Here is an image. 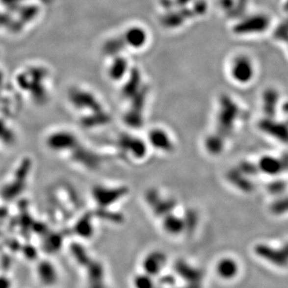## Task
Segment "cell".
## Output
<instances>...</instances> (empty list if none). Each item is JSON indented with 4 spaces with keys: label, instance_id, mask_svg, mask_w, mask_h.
<instances>
[{
    "label": "cell",
    "instance_id": "6da1fadb",
    "mask_svg": "<svg viewBox=\"0 0 288 288\" xmlns=\"http://www.w3.org/2000/svg\"><path fill=\"white\" fill-rule=\"evenodd\" d=\"M256 65L253 60L245 54L238 55L233 61L232 76L239 84H247L253 80L256 76Z\"/></svg>",
    "mask_w": 288,
    "mask_h": 288
},
{
    "label": "cell",
    "instance_id": "7a4b0ae2",
    "mask_svg": "<svg viewBox=\"0 0 288 288\" xmlns=\"http://www.w3.org/2000/svg\"><path fill=\"white\" fill-rule=\"evenodd\" d=\"M47 144L48 148L54 152L69 151L76 147L77 139L74 134L66 131H59L52 133L48 139Z\"/></svg>",
    "mask_w": 288,
    "mask_h": 288
},
{
    "label": "cell",
    "instance_id": "3957f363",
    "mask_svg": "<svg viewBox=\"0 0 288 288\" xmlns=\"http://www.w3.org/2000/svg\"><path fill=\"white\" fill-rule=\"evenodd\" d=\"M214 271L217 276L223 281H232L238 277L240 266L232 257H223L216 262Z\"/></svg>",
    "mask_w": 288,
    "mask_h": 288
},
{
    "label": "cell",
    "instance_id": "277c9868",
    "mask_svg": "<svg viewBox=\"0 0 288 288\" xmlns=\"http://www.w3.org/2000/svg\"><path fill=\"white\" fill-rule=\"evenodd\" d=\"M94 198L98 204L101 206H106L107 204H111L116 200L118 198L124 195L123 190H115V189L104 188V187H96L93 191Z\"/></svg>",
    "mask_w": 288,
    "mask_h": 288
},
{
    "label": "cell",
    "instance_id": "5b68a950",
    "mask_svg": "<svg viewBox=\"0 0 288 288\" xmlns=\"http://www.w3.org/2000/svg\"><path fill=\"white\" fill-rule=\"evenodd\" d=\"M164 262L165 257L161 254L157 252L150 254L143 261V268L145 270V273L153 277L163 268Z\"/></svg>",
    "mask_w": 288,
    "mask_h": 288
},
{
    "label": "cell",
    "instance_id": "8992f818",
    "mask_svg": "<svg viewBox=\"0 0 288 288\" xmlns=\"http://www.w3.org/2000/svg\"><path fill=\"white\" fill-rule=\"evenodd\" d=\"M150 140L155 148L168 151L172 147L171 139L163 131L156 129L150 133Z\"/></svg>",
    "mask_w": 288,
    "mask_h": 288
},
{
    "label": "cell",
    "instance_id": "52a82bcc",
    "mask_svg": "<svg viewBox=\"0 0 288 288\" xmlns=\"http://www.w3.org/2000/svg\"><path fill=\"white\" fill-rule=\"evenodd\" d=\"M126 39L131 47L141 48L147 41V34L145 30L140 27H133L128 30L126 34Z\"/></svg>",
    "mask_w": 288,
    "mask_h": 288
},
{
    "label": "cell",
    "instance_id": "ba28073f",
    "mask_svg": "<svg viewBox=\"0 0 288 288\" xmlns=\"http://www.w3.org/2000/svg\"><path fill=\"white\" fill-rule=\"evenodd\" d=\"M260 167L264 173L275 175L280 171L282 165L277 158H273L271 156H265L260 159Z\"/></svg>",
    "mask_w": 288,
    "mask_h": 288
},
{
    "label": "cell",
    "instance_id": "9c48e42d",
    "mask_svg": "<svg viewBox=\"0 0 288 288\" xmlns=\"http://www.w3.org/2000/svg\"><path fill=\"white\" fill-rule=\"evenodd\" d=\"M166 232L171 235L180 234L183 228V223L181 219L176 217H169L166 219L163 224Z\"/></svg>",
    "mask_w": 288,
    "mask_h": 288
},
{
    "label": "cell",
    "instance_id": "30bf717a",
    "mask_svg": "<svg viewBox=\"0 0 288 288\" xmlns=\"http://www.w3.org/2000/svg\"><path fill=\"white\" fill-rule=\"evenodd\" d=\"M126 70V63L124 60L115 61L112 67L111 68V78L118 79L121 78V76L124 74Z\"/></svg>",
    "mask_w": 288,
    "mask_h": 288
},
{
    "label": "cell",
    "instance_id": "8fae6325",
    "mask_svg": "<svg viewBox=\"0 0 288 288\" xmlns=\"http://www.w3.org/2000/svg\"><path fill=\"white\" fill-rule=\"evenodd\" d=\"M152 276L144 274L140 275L134 280V287L135 288H152Z\"/></svg>",
    "mask_w": 288,
    "mask_h": 288
},
{
    "label": "cell",
    "instance_id": "7c38bea8",
    "mask_svg": "<svg viewBox=\"0 0 288 288\" xmlns=\"http://www.w3.org/2000/svg\"><path fill=\"white\" fill-rule=\"evenodd\" d=\"M76 229L78 230L79 234L83 237L91 236L92 232H93L92 226H91L90 221H88V219H83L79 223V224H78Z\"/></svg>",
    "mask_w": 288,
    "mask_h": 288
}]
</instances>
